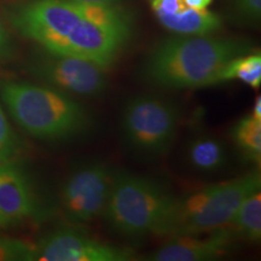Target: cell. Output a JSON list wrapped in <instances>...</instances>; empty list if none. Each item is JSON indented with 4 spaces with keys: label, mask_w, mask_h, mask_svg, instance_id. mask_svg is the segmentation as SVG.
<instances>
[{
    "label": "cell",
    "mask_w": 261,
    "mask_h": 261,
    "mask_svg": "<svg viewBox=\"0 0 261 261\" xmlns=\"http://www.w3.org/2000/svg\"><path fill=\"white\" fill-rule=\"evenodd\" d=\"M187 160L195 171L214 173L226 165L227 150L221 140L210 136H200L189 143Z\"/></svg>",
    "instance_id": "cell-14"
},
{
    "label": "cell",
    "mask_w": 261,
    "mask_h": 261,
    "mask_svg": "<svg viewBox=\"0 0 261 261\" xmlns=\"http://www.w3.org/2000/svg\"><path fill=\"white\" fill-rule=\"evenodd\" d=\"M167 31L179 35H210L220 29L223 21L219 15L208 10L185 8L179 14L159 21Z\"/></svg>",
    "instance_id": "cell-13"
},
{
    "label": "cell",
    "mask_w": 261,
    "mask_h": 261,
    "mask_svg": "<svg viewBox=\"0 0 261 261\" xmlns=\"http://www.w3.org/2000/svg\"><path fill=\"white\" fill-rule=\"evenodd\" d=\"M114 180L103 163H89L69 175L61 191L63 212L71 223L86 224L104 215Z\"/></svg>",
    "instance_id": "cell-7"
},
{
    "label": "cell",
    "mask_w": 261,
    "mask_h": 261,
    "mask_svg": "<svg viewBox=\"0 0 261 261\" xmlns=\"http://www.w3.org/2000/svg\"><path fill=\"white\" fill-rule=\"evenodd\" d=\"M149 3L159 21L177 15L187 8L184 0H149Z\"/></svg>",
    "instance_id": "cell-21"
},
{
    "label": "cell",
    "mask_w": 261,
    "mask_h": 261,
    "mask_svg": "<svg viewBox=\"0 0 261 261\" xmlns=\"http://www.w3.org/2000/svg\"><path fill=\"white\" fill-rule=\"evenodd\" d=\"M38 62L34 71L51 87L84 97L99 96L107 89L104 67L74 56L51 55Z\"/></svg>",
    "instance_id": "cell-8"
},
{
    "label": "cell",
    "mask_w": 261,
    "mask_h": 261,
    "mask_svg": "<svg viewBox=\"0 0 261 261\" xmlns=\"http://www.w3.org/2000/svg\"><path fill=\"white\" fill-rule=\"evenodd\" d=\"M178 121V109L172 103L154 96H138L123 109L122 133L139 154L159 156L173 143Z\"/></svg>",
    "instance_id": "cell-6"
},
{
    "label": "cell",
    "mask_w": 261,
    "mask_h": 261,
    "mask_svg": "<svg viewBox=\"0 0 261 261\" xmlns=\"http://www.w3.org/2000/svg\"><path fill=\"white\" fill-rule=\"evenodd\" d=\"M238 80L257 90L261 85V55L250 54L231 58L215 75L213 85Z\"/></svg>",
    "instance_id": "cell-15"
},
{
    "label": "cell",
    "mask_w": 261,
    "mask_h": 261,
    "mask_svg": "<svg viewBox=\"0 0 261 261\" xmlns=\"http://www.w3.org/2000/svg\"><path fill=\"white\" fill-rule=\"evenodd\" d=\"M18 152V140L0 106V162L10 161Z\"/></svg>",
    "instance_id": "cell-19"
},
{
    "label": "cell",
    "mask_w": 261,
    "mask_h": 261,
    "mask_svg": "<svg viewBox=\"0 0 261 261\" xmlns=\"http://www.w3.org/2000/svg\"><path fill=\"white\" fill-rule=\"evenodd\" d=\"M2 99L16 123L41 140H65L83 136L91 119L70 94L51 86L10 81L2 87Z\"/></svg>",
    "instance_id": "cell-3"
},
{
    "label": "cell",
    "mask_w": 261,
    "mask_h": 261,
    "mask_svg": "<svg viewBox=\"0 0 261 261\" xmlns=\"http://www.w3.org/2000/svg\"><path fill=\"white\" fill-rule=\"evenodd\" d=\"M11 21L51 55L100 62L113 50V35L85 18L71 0H32L16 10Z\"/></svg>",
    "instance_id": "cell-1"
},
{
    "label": "cell",
    "mask_w": 261,
    "mask_h": 261,
    "mask_svg": "<svg viewBox=\"0 0 261 261\" xmlns=\"http://www.w3.org/2000/svg\"><path fill=\"white\" fill-rule=\"evenodd\" d=\"M213 0H184V4L188 8L194 10H207Z\"/></svg>",
    "instance_id": "cell-22"
},
{
    "label": "cell",
    "mask_w": 261,
    "mask_h": 261,
    "mask_svg": "<svg viewBox=\"0 0 261 261\" xmlns=\"http://www.w3.org/2000/svg\"><path fill=\"white\" fill-rule=\"evenodd\" d=\"M77 2H89V3H113L116 4L120 0H77Z\"/></svg>",
    "instance_id": "cell-25"
},
{
    "label": "cell",
    "mask_w": 261,
    "mask_h": 261,
    "mask_svg": "<svg viewBox=\"0 0 261 261\" xmlns=\"http://www.w3.org/2000/svg\"><path fill=\"white\" fill-rule=\"evenodd\" d=\"M244 240L256 242L261 238V191L257 189L240 204L228 224Z\"/></svg>",
    "instance_id": "cell-16"
},
{
    "label": "cell",
    "mask_w": 261,
    "mask_h": 261,
    "mask_svg": "<svg viewBox=\"0 0 261 261\" xmlns=\"http://www.w3.org/2000/svg\"><path fill=\"white\" fill-rule=\"evenodd\" d=\"M75 8L93 24L128 41L132 33L130 16L121 6L113 3H89L71 0Z\"/></svg>",
    "instance_id": "cell-12"
},
{
    "label": "cell",
    "mask_w": 261,
    "mask_h": 261,
    "mask_svg": "<svg viewBox=\"0 0 261 261\" xmlns=\"http://www.w3.org/2000/svg\"><path fill=\"white\" fill-rule=\"evenodd\" d=\"M39 261H128L133 253L125 248L94 241L74 228H58L37 246Z\"/></svg>",
    "instance_id": "cell-9"
},
{
    "label": "cell",
    "mask_w": 261,
    "mask_h": 261,
    "mask_svg": "<svg viewBox=\"0 0 261 261\" xmlns=\"http://www.w3.org/2000/svg\"><path fill=\"white\" fill-rule=\"evenodd\" d=\"M234 17L246 22L256 23L261 16V0H230Z\"/></svg>",
    "instance_id": "cell-20"
},
{
    "label": "cell",
    "mask_w": 261,
    "mask_h": 261,
    "mask_svg": "<svg viewBox=\"0 0 261 261\" xmlns=\"http://www.w3.org/2000/svg\"><path fill=\"white\" fill-rule=\"evenodd\" d=\"M260 184L259 171H253L175 198L160 234H204L226 227L242 201Z\"/></svg>",
    "instance_id": "cell-4"
},
{
    "label": "cell",
    "mask_w": 261,
    "mask_h": 261,
    "mask_svg": "<svg viewBox=\"0 0 261 261\" xmlns=\"http://www.w3.org/2000/svg\"><path fill=\"white\" fill-rule=\"evenodd\" d=\"M174 201L158 182L120 174L114 177L104 217L114 230L126 236L160 234Z\"/></svg>",
    "instance_id": "cell-5"
},
{
    "label": "cell",
    "mask_w": 261,
    "mask_h": 261,
    "mask_svg": "<svg viewBox=\"0 0 261 261\" xmlns=\"http://www.w3.org/2000/svg\"><path fill=\"white\" fill-rule=\"evenodd\" d=\"M232 140L243 158L254 163L261 160V121L248 115L238 120L233 126Z\"/></svg>",
    "instance_id": "cell-17"
},
{
    "label": "cell",
    "mask_w": 261,
    "mask_h": 261,
    "mask_svg": "<svg viewBox=\"0 0 261 261\" xmlns=\"http://www.w3.org/2000/svg\"><path fill=\"white\" fill-rule=\"evenodd\" d=\"M9 41H8V35H6V32L4 27H3L2 22H0V57L6 52V48H8Z\"/></svg>",
    "instance_id": "cell-23"
},
{
    "label": "cell",
    "mask_w": 261,
    "mask_h": 261,
    "mask_svg": "<svg viewBox=\"0 0 261 261\" xmlns=\"http://www.w3.org/2000/svg\"><path fill=\"white\" fill-rule=\"evenodd\" d=\"M208 233V237H197V234L172 236V240L150 255V260L204 261L226 255L232 247V231L223 227Z\"/></svg>",
    "instance_id": "cell-11"
},
{
    "label": "cell",
    "mask_w": 261,
    "mask_h": 261,
    "mask_svg": "<svg viewBox=\"0 0 261 261\" xmlns=\"http://www.w3.org/2000/svg\"><path fill=\"white\" fill-rule=\"evenodd\" d=\"M252 116L254 117V119L260 120L261 121V97L260 96H257L255 98V100H254Z\"/></svg>",
    "instance_id": "cell-24"
},
{
    "label": "cell",
    "mask_w": 261,
    "mask_h": 261,
    "mask_svg": "<svg viewBox=\"0 0 261 261\" xmlns=\"http://www.w3.org/2000/svg\"><path fill=\"white\" fill-rule=\"evenodd\" d=\"M248 50L246 42L234 39L210 35L169 38L151 52L144 75L149 83L167 89L212 86L220 68Z\"/></svg>",
    "instance_id": "cell-2"
},
{
    "label": "cell",
    "mask_w": 261,
    "mask_h": 261,
    "mask_svg": "<svg viewBox=\"0 0 261 261\" xmlns=\"http://www.w3.org/2000/svg\"><path fill=\"white\" fill-rule=\"evenodd\" d=\"M37 248L24 241L0 236V261L35 260Z\"/></svg>",
    "instance_id": "cell-18"
},
{
    "label": "cell",
    "mask_w": 261,
    "mask_h": 261,
    "mask_svg": "<svg viewBox=\"0 0 261 261\" xmlns=\"http://www.w3.org/2000/svg\"><path fill=\"white\" fill-rule=\"evenodd\" d=\"M38 211V198L25 172L12 160L0 162V227L34 218Z\"/></svg>",
    "instance_id": "cell-10"
}]
</instances>
